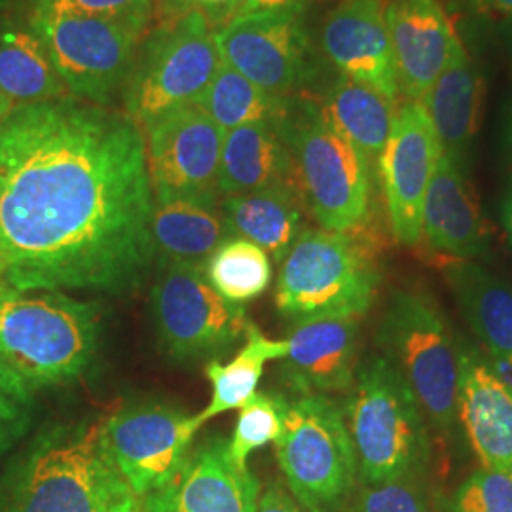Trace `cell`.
Returning a JSON list of instances; mask_svg holds the SVG:
<instances>
[{
	"label": "cell",
	"mask_w": 512,
	"mask_h": 512,
	"mask_svg": "<svg viewBox=\"0 0 512 512\" xmlns=\"http://www.w3.org/2000/svg\"><path fill=\"white\" fill-rule=\"evenodd\" d=\"M141 126L59 97L0 124V285L23 293L133 289L154 258Z\"/></svg>",
	"instance_id": "cell-1"
},
{
	"label": "cell",
	"mask_w": 512,
	"mask_h": 512,
	"mask_svg": "<svg viewBox=\"0 0 512 512\" xmlns=\"http://www.w3.org/2000/svg\"><path fill=\"white\" fill-rule=\"evenodd\" d=\"M4 512H143L112 458L105 420L63 427L19 465Z\"/></svg>",
	"instance_id": "cell-2"
},
{
	"label": "cell",
	"mask_w": 512,
	"mask_h": 512,
	"mask_svg": "<svg viewBox=\"0 0 512 512\" xmlns=\"http://www.w3.org/2000/svg\"><path fill=\"white\" fill-rule=\"evenodd\" d=\"M344 416L361 484L421 476L429 459L425 416L387 357L376 355L357 366Z\"/></svg>",
	"instance_id": "cell-3"
},
{
	"label": "cell",
	"mask_w": 512,
	"mask_h": 512,
	"mask_svg": "<svg viewBox=\"0 0 512 512\" xmlns=\"http://www.w3.org/2000/svg\"><path fill=\"white\" fill-rule=\"evenodd\" d=\"M97 348L95 311L63 293L0 285V363L31 389L78 378Z\"/></svg>",
	"instance_id": "cell-4"
},
{
	"label": "cell",
	"mask_w": 512,
	"mask_h": 512,
	"mask_svg": "<svg viewBox=\"0 0 512 512\" xmlns=\"http://www.w3.org/2000/svg\"><path fill=\"white\" fill-rule=\"evenodd\" d=\"M380 285L376 260L353 232L304 230L279 264L275 306L294 323L361 317Z\"/></svg>",
	"instance_id": "cell-5"
},
{
	"label": "cell",
	"mask_w": 512,
	"mask_h": 512,
	"mask_svg": "<svg viewBox=\"0 0 512 512\" xmlns=\"http://www.w3.org/2000/svg\"><path fill=\"white\" fill-rule=\"evenodd\" d=\"M275 458L289 494L306 512H342L357 490L359 469L344 410L327 395L287 399Z\"/></svg>",
	"instance_id": "cell-6"
},
{
	"label": "cell",
	"mask_w": 512,
	"mask_h": 512,
	"mask_svg": "<svg viewBox=\"0 0 512 512\" xmlns=\"http://www.w3.org/2000/svg\"><path fill=\"white\" fill-rule=\"evenodd\" d=\"M380 344L423 416L450 433L458 421L459 349L437 304L425 294L397 291L385 308Z\"/></svg>",
	"instance_id": "cell-7"
},
{
	"label": "cell",
	"mask_w": 512,
	"mask_h": 512,
	"mask_svg": "<svg viewBox=\"0 0 512 512\" xmlns=\"http://www.w3.org/2000/svg\"><path fill=\"white\" fill-rule=\"evenodd\" d=\"M287 129L300 194L323 230L355 232L370 211V164L321 110L310 109Z\"/></svg>",
	"instance_id": "cell-8"
},
{
	"label": "cell",
	"mask_w": 512,
	"mask_h": 512,
	"mask_svg": "<svg viewBox=\"0 0 512 512\" xmlns=\"http://www.w3.org/2000/svg\"><path fill=\"white\" fill-rule=\"evenodd\" d=\"M222 65L209 23L188 14L167 19L145 46L143 59L131 71L126 109L137 124L188 105H196Z\"/></svg>",
	"instance_id": "cell-9"
},
{
	"label": "cell",
	"mask_w": 512,
	"mask_h": 512,
	"mask_svg": "<svg viewBox=\"0 0 512 512\" xmlns=\"http://www.w3.org/2000/svg\"><path fill=\"white\" fill-rule=\"evenodd\" d=\"M65 88L74 97L103 105L135 65L143 29L107 19L61 16L37 10L31 19Z\"/></svg>",
	"instance_id": "cell-10"
},
{
	"label": "cell",
	"mask_w": 512,
	"mask_h": 512,
	"mask_svg": "<svg viewBox=\"0 0 512 512\" xmlns=\"http://www.w3.org/2000/svg\"><path fill=\"white\" fill-rule=\"evenodd\" d=\"M152 311L165 351L179 361L217 357L247 336L245 308L226 300L203 266L164 264L152 287Z\"/></svg>",
	"instance_id": "cell-11"
},
{
	"label": "cell",
	"mask_w": 512,
	"mask_h": 512,
	"mask_svg": "<svg viewBox=\"0 0 512 512\" xmlns=\"http://www.w3.org/2000/svg\"><path fill=\"white\" fill-rule=\"evenodd\" d=\"M143 126L154 202H217L224 131L198 105L169 110Z\"/></svg>",
	"instance_id": "cell-12"
},
{
	"label": "cell",
	"mask_w": 512,
	"mask_h": 512,
	"mask_svg": "<svg viewBox=\"0 0 512 512\" xmlns=\"http://www.w3.org/2000/svg\"><path fill=\"white\" fill-rule=\"evenodd\" d=\"M200 429L194 416L165 404L128 406L105 420L112 458L143 501L175 475Z\"/></svg>",
	"instance_id": "cell-13"
},
{
	"label": "cell",
	"mask_w": 512,
	"mask_h": 512,
	"mask_svg": "<svg viewBox=\"0 0 512 512\" xmlns=\"http://www.w3.org/2000/svg\"><path fill=\"white\" fill-rule=\"evenodd\" d=\"M220 59L262 92L283 99L308 73V33L302 12L239 16L213 31Z\"/></svg>",
	"instance_id": "cell-14"
},
{
	"label": "cell",
	"mask_w": 512,
	"mask_h": 512,
	"mask_svg": "<svg viewBox=\"0 0 512 512\" xmlns=\"http://www.w3.org/2000/svg\"><path fill=\"white\" fill-rule=\"evenodd\" d=\"M440 156L439 137L421 103L403 105L395 112L378 169L393 236L406 247L420 243L425 194Z\"/></svg>",
	"instance_id": "cell-15"
},
{
	"label": "cell",
	"mask_w": 512,
	"mask_h": 512,
	"mask_svg": "<svg viewBox=\"0 0 512 512\" xmlns=\"http://www.w3.org/2000/svg\"><path fill=\"white\" fill-rule=\"evenodd\" d=\"M258 497L256 476L230 459L228 439L211 437L186 454L167 484L148 495L143 512H256Z\"/></svg>",
	"instance_id": "cell-16"
},
{
	"label": "cell",
	"mask_w": 512,
	"mask_h": 512,
	"mask_svg": "<svg viewBox=\"0 0 512 512\" xmlns=\"http://www.w3.org/2000/svg\"><path fill=\"white\" fill-rule=\"evenodd\" d=\"M385 8L387 0H342L323 23L321 46L342 76L382 93L395 105L401 88Z\"/></svg>",
	"instance_id": "cell-17"
},
{
	"label": "cell",
	"mask_w": 512,
	"mask_h": 512,
	"mask_svg": "<svg viewBox=\"0 0 512 512\" xmlns=\"http://www.w3.org/2000/svg\"><path fill=\"white\" fill-rule=\"evenodd\" d=\"M387 31L401 92L421 99L463 46L440 0H387Z\"/></svg>",
	"instance_id": "cell-18"
},
{
	"label": "cell",
	"mask_w": 512,
	"mask_h": 512,
	"mask_svg": "<svg viewBox=\"0 0 512 512\" xmlns=\"http://www.w3.org/2000/svg\"><path fill=\"white\" fill-rule=\"evenodd\" d=\"M359 317H317L294 323L281 359L283 374L302 395L349 391L357 372Z\"/></svg>",
	"instance_id": "cell-19"
},
{
	"label": "cell",
	"mask_w": 512,
	"mask_h": 512,
	"mask_svg": "<svg viewBox=\"0 0 512 512\" xmlns=\"http://www.w3.org/2000/svg\"><path fill=\"white\" fill-rule=\"evenodd\" d=\"M458 418L482 467L512 475V385L467 349H459Z\"/></svg>",
	"instance_id": "cell-20"
},
{
	"label": "cell",
	"mask_w": 512,
	"mask_h": 512,
	"mask_svg": "<svg viewBox=\"0 0 512 512\" xmlns=\"http://www.w3.org/2000/svg\"><path fill=\"white\" fill-rule=\"evenodd\" d=\"M421 238L452 260H471L488 247V228L475 192L463 167L444 152L425 194Z\"/></svg>",
	"instance_id": "cell-21"
},
{
	"label": "cell",
	"mask_w": 512,
	"mask_h": 512,
	"mask_svg": "<svg viewBox=\"0 0 512 512\" xmlns=\"http://www.w3.org/2000/svg\"><path fill=\"white\" fill-rule=\"evenodd\" d=\"M446 279L459 310L490 351L497 376L512 385V287L471 260H452Z\"/></svg>",
	"instance_id": "cell-22"
},
{
	"label": "cell",
	"mask_w": 512,
	"mask_h": 512,
	"mask_svg": "<svg viewBox=\"0 0 512 512\" xmlns=\"http://www.w3.org/2000/svg\"><path fill=\"white\" fill-rule=\"evenodd\" d=\"M482 101L484 76L465 46L454 54L448 67L420 101L439 137L442 152L461 167L467 162L469 148L478 131Z\"/></svg>",
	"instance_id": "cell-23"
},
{
	"label": "cell",
	"mask_w": 512,
	"mask_h": 512,
	"mask_svg": "<svg viewBox=\"0 0 512 512\" xmlns=\"http://www.w3.org/2000/svg\"><path fill=\"white\" fill-rule=\"evenodd\" d=\"M294 181L291 150L274 124H249L224 133L219 167V192L224 198L296 186Z\"/></svg>",
	"instance_id": "cell-24"
},
{
	"label": "cell",
	"mask_w": 512,
	"mask_h": 512,
	"mask_svg": "<svg viewBox=\"0 0 512 512\" xmlns=\"http://www.w3.org/2000/svg\"><path fill=\"white\" fill-rule=\"evenodd\" d=\"M150 234L154 253L164 258V264L190 266H203L220 243L232 236L222 207L196 200L154 202Z\"/></svg>",
	"instance_id": "cell-25"
},
{
	"label": "cell",
	"mask_w": 512,
	"mask_h": 512,
	"mask_svg": "<svg viewBox=\"0 0 512 512\" xmlns=\"http://www.w3.org/2000/svg\"><path fill=\"white\" fill-rule=\"evenodd\" d=\"M222 213L232 236L249 239L277 264H281L302 234L300 190L296 186L226 196Z\"/></svg>",
	"instance_id": "cell-26"
},
{
	"label": "cell",
	"mask_w": 512,
	"mask_h": 512,
	"mask_svg": "<svg viewBox=\"0 0 512 512\" xmlns=\"http://www.w3.org/2000/svg\"><path fill=\"white\" fill-rule=\"evenodd\" d=\"M321 112L330 126L365 156L368 164L378 162L395 118L393 103L382 93L340 74Z\"/></svg>",
	"instance_id": "cell-27"
},
{
	"label": "cell",
	"mask_w": 512,
	"mask_h": 512,
	"mask_svg": "<svg viewBox=\"0 0 512 512\" xmlns=\"http://www.w3.org/2000/svg\"><path fill=\"white\" fill-rule=\"evenodd\" d=\"M46 46L31 29L0 31V93L14 105H35L65 97Z\"/></svg>",
	"instance_id": "cell-28"
},
{
	"label": "cell",
	"mask_w": 512,
	"mask_h": 512,
	"mask_svg": "<svg viewBox=\"0 0 512 512\" xmlns=\"http://www.w3.org/2000/svg\"><path fill=\"white\" fill-rule=\"evenodd\" d=\"M287 351V340H270L251 323L245 336V344L232 361L220 363L213 359L205 368V374L213 387V395L211 403L194 416L196 423L203 427L207 421L224 412L236 408L239 410L255 395L256 387L264 374V365L268 361L285 359Z\"/></svg>",
	"instance_id": "cell-29"
},
{
	"label": "cell",
	"mask_w": 512,
	"mask_h": 512,
	"mask_svg": "<svg viewBox=\"0 0 512 512\" xmlns=\"http://www.w3.org/2000/svg\"><path fill=\"white\" fill-rule=\"evenodd\" d=\"M196 105L224 133L249 124H275L283 118V99L262 92L224 61Z\"/></svg>",
	"instance_id": "cell-30"
},
{
	"label": "cell",
	"mask_w": 512,
	"mask_h": 512,
	"mask_svg": "<svg viewBox=\"0 0 512 512\" xmlns=\"http://www.w3.org/2000/svg\"><path fill=\"white\" fill-rule=\"evenodd\" d=\"M205 277L226 300L243 306L272 283V258L249 239L230 236L203 264Z\"/></svg>",
	"instance_id": "cell-31"
},
{
	"label": "cell",
	"mask_w": 512,
	"mask_h": 512,
	"mask_svg": "<svg viewBox=\"0 0 512 512\" xmlns=\"http://www.w3.org/2000/svg\"><path fill=\"white\" fill-rule=\"evenodd\" d=\"M287 399L275 393H258L239 408L236 429L228 440V454L238 467H247V459L258 448L275 442L281 433Z\"/></svg>",
	"instance_id": "cell-32"
},
{
	"label": "cell",
	"mask_w": 512,
	"mask_h": 512,
	"mask_svg": "<svg viewBox=\"0 0 512 512\" xmlns=\"http://www.w3.org/2000/svg\"><path fill=\"white\" fill-rule=\"evenodd\" d=\"M444 512H512V475L478 469L444 501Z\"/></svg>",
	"instance_id": "cell-33"
},
{
	"label": "cell",
	"mask_w": 512,
	"mask_h": 512,
	"mask_svg": "<svg viewBox=\"0 0 512 512\" xmlns=\"http://www.w3.org/2000/svg\"><path fill=\"white\" fill-rule=\"evenodd\" d=\"M348 512H431L421 476L384 484H361L349 499Z\"/></svg>",
	"instance_id": "cell-34"
},
{
	"label": "cell",
	"mask_w": 512,
	"mask_h": 512,
	"mask_svg": "<svg viewBox=\"0 0 512 512\" xmlns=\"http://www.w3.org/2000/svg\"><path fill=\"white\" fill-rule=\"evenodd\" d=\"M29 385L0 363V454L8 452L31 427L35 399Z\"/></svg>",
	"instance_id": "cell-35"
},
{
	"label": "cell",
	"mask_w": 512,
	"mask_h": 512,
	"mask_svg": "<svg viewBox=\"0 0 512 512\" xmlns=\"http://www.w3.org/2000/svg\"><path fill=\"white\" fill-rule=\"evenodd\" d=\"M37 10L61 16L107 19L147 29L152 0H37Z\"/></svg>",
	"instance_id": "cell-36"
},
{
	"label": "cell",
	"mask_w": 512,
	"mask_h": 512,
	"mask_svg": "<svg viewBox=\"0 0 512 512\" xmlns=\"http://www.w3.org/2000/svg\"><path fill=\"white\" fill-rule=\"evenodd\" d=\"M158 4L167 19L198 14L213 31H219L238 18L243 0H158Z\"/></svg>",
	"instance_id": "cell-37"
},
{
	"label": "cell",
	"mask_w": 512,
	"mask_h": 512,
	"mask_svg": "<svg viewBox=\"0 0 512 512\" xmlns=\"http://www.w3.org/2000/svg\"><path fill=\"white\" fill-rule=\"evenodd\" d=\"M256 512H306L296 501L293 495L281 488V484H272L258 497Z\"/></svg>",
	"instance_id": "cell-38"
},
{
	"label": "cell",
	"mask_w": 512,
	"mask_h": 512,
	"mask_svg": "<svg viewBox=\"0 0 512 512\" xmlns=\"http://www.w3.org/2000/svg\"><path fill=\"white\" fill-rule=\"evenodd\" d=\"M313 0H243L239 16L264 14V12H304Z\"/></svg>",
	"instance_id": "cell-39"
},
{
	"label": "cell",
	"mask_w": 512,
	"mask_h": 512,
	"mask_svg": "<svg viewBox=\"0 0 512 512\" xmlns=\"http://www.w3.org/2000/svg\"><path fill=\"white\" fill-rule=\"evenodd\" d=\"M478 16L492 19H512V0H456Z\"/></svg>",
	"instance_id": "cell-40"
},
{
	"label": "cell",
	"mask_w": 512,
	"mask_h": 512,
	"mask_svg": "<svg viewBox=\"0 0 512 512\" xmlns=\"http://www.w3.org/2000/svg\"><path fill=\"white\" fill-rule=\"evenodd\" d=\"M14 109H16V107H14V105H12V103H10V101L0 93V124L8 118V114H10Z\"/></svg>",
	"instance_id": "cell-41"
},
{
	"label": "cell",
	"mask_w": 512,
	"mask_h": 512,
	"mask_svg": "<svg viewBox=\"0 0 512 512\" xmlns=\"http://www.w3.org/2000/svg\"><path fill=\"white\" fill-rule=\"evenodd\" d=\"M505 226H507V230H509V236L512 239V202L507 205V209H505Z\"/></svg>",
	"instance_id": "cell-42"
}]
</instances>
